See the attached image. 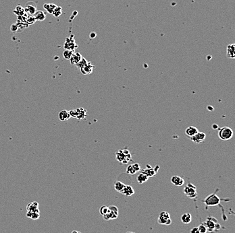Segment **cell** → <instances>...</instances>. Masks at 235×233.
Instances as JSON below:
<instances>
[{"label":"cell","instance_id":"d590c367","mask_svg":"<svg viewBox=\"0 0 235 233\" xmlns=\"http://www.w3.org/2000/svg\"><path fill=\"white\" fill-rule=\"evenodd\" d=\"M69 114H70V117L76 118V116H77V111H76V109L70 110V111H69Z\"/></svg>","mask_w":235,"mask_h":233},{"label":"cell","instance_id":"7a4b0ae2","mask_svg":"<svg viewBox=\"0 0 235 233\" xmlns=\"http://www.w3.org/2000/svg\"><path fill=\"white\" fill-rule=\"evenodd\" d=\"M203 202L207 206H216L220 203V199L216 193H212L204 199Z\"/></svg>","mask_w":235,"mask_h":233},{"label":"cell","instance_id":"7402d4cb","mask_svg":"<svg viewBox=\"0 0 235 233\" xmlns=\"http://www.w3.org/2000/svg\"><path fill=\"white\" fill-rule=\"evenodd\" d=\"M149 179V177L147 176L145 173H140V174L138 175L137 176V180L138 181V183H140V184H143L144 183H145L148 181Z\"/></svg>","mask_w":235,"mask_h":233},{"label":"cell","instance_id":"ee69618b","mask_svg":"<svg viewBox=\"0 0 235 233\" xmlns=\"http://www.w3.org/2000/svg\"><path fill=\"white\" fill-rule=\"evenodd\" d=\"M126 233H135V232H126Z\"/></svg>","mask_w":235,"mask_h":233},{"label":"cell","instance_id":"2e32d148","mask_svg":"<svg viewBox=\"0 0 235 233\" xmlns=\"http://www.w3.org/2000/svg\"><path fill=\"white\" fill-rule=\"evenodd\" d=\"M58 117H59V119H60L61 121H62V122L66 121L69 120L70 118L69 112L67 111H60V113H59Z\"/></svg>","mask_w":235,"mask_h":233},{"label":"cell","instance_id":"ba28073f","mask_svg":"<svg viewBox=\"0 0 235 233\" xmlns=\"http://www.w3.org/2000/svg\"><path fill=\"white\" fill-rule=\"evenodd\" d=\"M140 171V166L139 163H134L128 165L126 168V173L129 175H135Z\"/></svg>","mask_w":235,"mask_h":233},{"label":"cell","instance_id":"b9f144b4","mask_svg":"<svg viewBox=\"0 0 235 233\" xmlns=\"http://www.w3.org/2000/svg\"><path fill=\"white\" fill-rule=\"evenodd\" d=\"M95 36H96V34H95V33H94V32H92V33L91 34V38H95Z\"/></svg>","mask_w":235,"mask_h":233},{"label":"cell","instance_id":"3957f363","mask_svg":"<svg viewBox=\"0 0 235 233\" xmlns=\"http://www.w3.org/2000/svg\"><path fill=\"white\" fill-rule=\"evenodd\" d=\"M183 191L184 194L191 199L195 198L197 196V187L192 183H188L187 185L184 187Z\"/></svg>","mask_w":235,"mask_h":233},{"label":"cell","instance_id":"ab89813d","mask_svg":"<svg viewBox=\"0 0 235 233\" xmlns=\"http://www.w3.org/2000/svg\"><path fill=\"white\" fill-rule=\"evenodd\" d=\"M154 168V171H155V173H157V171H158V169H159V166H158V165H157V166H155V168Z\"/></svg>","mask_w":235,"mask_h":233},{"label":"cell","instance_id":"83f0119b","mask_svg":"<svg viewBox=\"0 0 235 233\" xmlns=\"http://www.w3.org/2000/svg\"><path fill=\"white\" fill-rule=\"evenodd\" d=\"M205 225L206 227L207 228V230H210V231H212V230H214V228L216 227V225L215 223L211 220H208L206 221V222L204 224Z\"/></svg>","mask_w":235,"mask_h":233},{"label":"cell","instance_id":"9c48e42d","mask_svg":"<svg viewBox=\"0 0 235 233\" xmlns=\"http://www.w3.org/2000/svg\"><path fill=\"white\" fill-rule=\"evenodd\" d=\"M94 68H95V66L91 62H88L87 64L85 67H82L80 69L81 73L84 74V75H89V74H91L93 72Z\"/></svg>","mask_w":235,"mask_h":233},{"label":"cell","instance_id":"9a60e30c","mask_svg":"<svg viewBox=\"0 0 235 233\" xmlns=\"http://www.w3.org/2000/svg\"><path fill=\"white\" fill-rule=\"evenodd\" d=\"M198 132H199L198 129H197V127L195 126H189L188 127H187L185 130L186 135L190 138L194 136L195 134L197 133Z\"/></svg>","mask_w":235,"mask_h":233},{"label":"cell","instance_id":"4dcf8cb0","mask_svg":"<svg viewBox=\"0 0 235 233\" xmlns=\"http://www.w3.org/2000/svg\"><path fill=\"white\" fill-rule=\"evenodd\" d=\"M88 62H89V61H88L86 59L83 58L82 59H81V60L77 63V64H76V66L78 68H79V69H81L82 67H85V65L87 64Z\"/></svg>","mask_w":235,"mask_h":233},{"label":"cell","instance_id":"8fae6325","mask_svg":"<svg viewBox=\"0 0 235 233\" xmlns=\"http://www.w3.org/2000/svg\"><path fill=\"white\" fill-rule=\"evenodd\" d=\"M171 183H172L174 185L177 186V187H181L183 186L184 183V180L183 178L179 177L178 175H174L172 176V178H171Z\"/></svg>","mask_w":235,"mask_h":233},{"label":"cell","instance_id":"8d00e7d4","mask_svg":"<svg viewBox=\"0 0 235 233\" xmlns=\"http://www.w3.org/2000/svg\"><path fill=\"white\" fill-rule=\"evenodd\" d=\"M10 30L12 32H16L17 30H18V26L17 24H13L12 26H10Z\"/></svg>","mask_w":235,"mask_h":233},{"label":"cell","instance_id":"f546056e","mask_svg":"<svg viewBox=\"0 0 235 233\" xmlns=\"http://www.w3.org/2000/svg\"><path fill=\"white\" fill-rule=\"evenodd\" d=\"M61 13H62V8L60 7V6H56V8L54 9L52 14L56 18H58L61 16Z\"/></svg>","mask_w":235,"mask_h":233},{"label":"cell","instance_id":"ac0fdd59","mask_svg":"<svg viewBox=\"0 0 235 233\" xmlns=\"http://www.w3.org/2000/svg\"><path fill=\"white\" fill-rule=\"evenodd\" d=\"M181 222L184 225H188L192 221V216L190 213H185L181 217Z\"/></svg>","mask_w":235,"mask_h":233},{"label":"cell","instance_id":"cb8c5ba5","mask_svg":"<svg viewBox=\"0 0 235 233\" xmlns=\"http://www.w3.org/2000/svg\"><path fill=\"white\" fill-rule=\"evenodd\" d=\"M125 185H126L122 183V182L116 181L115 183H114V189H115V190L116 191V192H118L119 193H122L123 189H124Z\"/></svg>","mask_w":235,"mask_h":233},{"label":"cell","instance_id":"30bf717a","mask_svg":"<svg viewBox=\"0 0 235 233\" xmlns=\"http://www.w3.org/2000/svg\"><path fill=\"white\" fill-rule=\"evenodd\" d=\"M77 47V45H76L75 42H74V39L72 38H68L66 39V41L65 42L64 44V48L66 49L71 50L74 51V50Z\"/></svg>","mask_w":235,"mask_h":233},{"label":"cell","instance_id":"60d3db41","mask_svg":"<svg viewBox=\"0 0 235 233\" xmlns=\"http://www.w3.org/2000/svg\"><path fill=\"white\" fill-rule=\"evenodd\" d=\"M212 128L214 129H219V127H218V125H216V124H214V125H212Z\"/></svg>","mask_w":235,"mask_h":233},{"label":"cell","instance_id":"484cf974","mask_svg":"<svg viewBox=\"0 0 235 233\" xmlns=\"http://www.w3.org/2000/svg\"><path fill=\"white\" fill-rule=\"evenodd\" d=\"M26 210L27 211H34L39 210V204L37 201H33L31 203L28 204L26 206Z\"/></svg>","mask_w":235,"mask_h":233},{"label":"cell","instance_id":"5bb4252c","mask_svg":"<svg viewBox=\"0 0 235 233\" xmlns=\"http://www.w3.org/2000/svg\"><path fill=\"white\" fill-rule=\"evenodd\" d=\"M26 216L32 220H37L40 217V210H37L34 211H27Z\"/></svg>","mask_w":235,"mask_h":233},{"label":"cell","instance_id":"d6986e66","mask_svg":"<svg viewBox=\"0 0 235 233\" xmlns=\"http://www.w3.org/2000/svg\"><path fill=\"white\" fill-rule=\"evenodd\" d=\"M33 16H35L36 20H38V21H43V20H45L46 18L45 13L41 10L37 11Z\"/></svg>","mask_w":235,"mask_h":233},{"label":"cell","instance_id":"f1b7e54d","mask_svg":"<svg viewBox=\"0 0 235 233\" xmlns=\"http://www.w3.org/2000/svg\"><path fill=\"white\" fill-rule=\"evenodd\" d=\"M73 53H74V51H71V50L65 49L64 51L63 52L64 58L65 59H66V60H70V59L71 58Z\"/></svg>","mask_w":235,"mask_h":233},{"label":"cell","instance_id":"7c38bea8","mask_svg":"<svg viewBox=\"0 0 235 233\" xmlns=\"http://www.w3.org/2000/svg\"><path fill=\"white\" fill-rule=\"evenodd\" d=\"M227 56L228 59L235 58V45L230 44L227 46Z\"/></svg>","mask_w":235,"mask_h":233},{"label":"cell","instance_id":"6da1fadb","mask_svg":"<svg viewBox=\"0 0 235 233\" xmlns=\"http://www.w3.org/2000/svg\"><path fill=\"white\" fill-rule=\"evenodd\" d=\"M218 137L221 140L227 141L233 137V130L229 127H220L218 130Z\"/></svg>","mask_w":235,"mask_h":233},{"label":"cell","instance_id":"4fadbf2b","mask_svg":"<svg viewBox=\"0 0 235 233\" xmlns=\"http://www.w3.org/2000/svg\"><path fill=\"white\" fill-rule=\"evenodd\" d=\"M82 58L83 57L80 53H73L71 58L70 59V63H71L72 65H76L81 60Z\"/></svg>","mask_w":235,"mask_h":233},{"label":"cell","instance_id":"7bdbcfd3","mask_svg":"<svg viewBox=\"0 0 235 233\" xmlns=\"http://www.w3.org/2000/svg\"><path fill=\"white\" fill-rule=\"evenodd\" d=\"M71 233H81L80 231H78V230H73Z\"/></svg>","mask_w":235,"mask_h":233},{"label":"cell","instance_id":"1f68e13d","mask_svg":"<svg viewBox=\"0 0 235 233\" xmlns=\"http://www.w3.org/2000/svg\"><path fill=\"white\" fill-rule=\"evenodd\" d=\"M36 19L34 16H27L26 18V23L27 25H33V24L36 22Z\"/></svg>","mask_w":235,"mask_h":233},{"label":"cell","instance_id":"836d02e7","mask_svg":"<svg viewBox=\"0 0 235 233\" xmlns=\"http://www.w3.org/2000/svg\"><path fill=\"white\" fill-rule=\"evenodd\" d=\"M198 228L200 233H207V228L204 224H201V225L198 226Z\"/></svg>","mask_w":235,"mask_h":233},{"label":"cell","instance_id":"e575fe53","mask_svg":"<svg viewBox=\"0 0 235 233\" xmlns=\"http://www.w3.org/2000/svg\"><path fill=\"white\" fill-rule=\"evenodd\" d=\"M108 208H109V211L114 212V214H116V215H118V213H119V212H118V208H117V206L112 205V206H108Z\"/></svg>","mask_w":235,"mask_h":233},{"label":"cell","instance_id":"ffe728a7","mask_svg":"<svg viewBox=\"0 0 235 233\" xmlns=\"http://www.w3.org/2000/svg\"><path fill=\"white\" fill-rule=\"evenodd\" d=\"M56 5L54 4H48L46 3L43 5V8L47 11V12L49 13V14H53V12H54V9L56 8Z\"/></svg>","mask_w":235,"mask_h":233},{"label":"cell","instance_id":"4316f807","mask_svg":"<svg viewBox=\"0 0 235 233\" xmlns=\"http://www.w3.org/2000/svg\"><path fill=\"white\" fill-rule=\"evenodd\" d=\"M118 216V215H116V214H114V212L109 210V212L107 213V214H105L104 216H103V218H104V219L105 220H109L116 219Z\"/></svg>","mask_w":235,"mask_h":233},{"label":"cell","instance_id":"e0dca14e","mask_svg":"<svg viewBox=\"0 0 235 233\" xmlns=\"http://www.w3.org/2000/svg\"><path fill=\"white\" fill-rule=\"evenodd\" d=\"M121 193L126 195V196L129 197L135 194V190H134L133 187H131V185H125L124 189H123Z\"/></svg>","mask_w":235,"mask_h":233},{"label":"cell","instance_id":"277c9868","mask_svg":"<svg viewBox=\"0 0 235 233\" xmlns=\"http://www.w3.org/2000/svg\"><path fill=\"white\" fill-rule=\"evenodd\" d=\"M157 222L162 225H170L172 223V220L170 218V215L168 212L164 211L159 214L157 219Z\"/></svg>","mask_w":235,"mask_h":233},{"label":"cell","instance_id":"52a82bcc","mask_svg":"<svg viewBox=\"0 0 235 233\" xmlns=\"http://www.w3.org/2000/svg\"><path fill=\"white\" fill-rule=\"evenodd\" d=\"M206 138V134L204 132H198L194 136L191 138V140L195 144H199L203 142Z\"/></svg>","mask_w":235,"mask_h":233},{"label":"cell","instance_id":"8992f818","mask_svg":"<svg viewBox=\"0 0 235 233\" xmlns=\"http://www.w3.org/2000/svg\"><path fill=\"white\" fill-rule=\"evenodd\" d=\"M25 9V12L27 16H33L37 12L36 5L34 2H28Z\"/></svg>","mask_w":235,"mask_h":233},{"label":"cell","instance_id":"5b68a950","mask_svg":"<svg viewBox=\"0 0 235 233\" xmlns=\"http://www.w3.org/2000/svg\"><path fill=\"white\" fill-rule=\"evenodd\" d=\"M116 158L118 162L126 164L132 160V157L131 153L126 154L122 150H120L116 153Z\"/></svg>","mask_w":235,"mask_h":233},{"label":"cell","instance_id":"44dd1931","mask_svg":"<svg viewBox=\"0 0 235 233\" xmlns=\"http://www.w3.org/2000/svg\"><path fill=\"white\" fill-rule=\"evenodd\" d=\"M141 172L145 173V174L149 178L154 177V176L157 174V173L155 172L154 168H152V167H150V168H146L145 169H144V170H142Z\"/></svg>","mask_w":235,"mask_h":233},{"label":"cell","instance_id":"f35d334b","mask_svg":"<svg viewBox=\"0 0 235 233\" xmlns=\"http://www.w3.org/2000/svg\"><path fill=\"white\" fill-rule=\"evenodd\" d=\"M207 109L208 110H209V111H213V110H214V108H213V107H212V106H211V105H209V106H208V107H207Z\"/></svg>","mask_w":235,"mask_h":233},{"label":"cell","instance_id":"d4e9b609","mask_svg":"<svg viewBox=\"0 0 235 233\" xmlns=\"http://www.w3.org/2000/svg\"><path fill=\"white\" fill-rule=\"evenodd\" d=\"M14 13L17 16H24V15L26 14L25 12V9H24V8H23L20 6H16V8H15V10H14Z\"/></svg>","mask_w":235,"mask_h":233},{"label":"cell","instance_id":"603a6c76","mask_svg":"<svg viewBox=\"0 0 235 233\" xmlns=\"http://www.w3.org/2000/svg\"><path fill=\"white\" fill-rule=\"evenodd\" d=\"M76 111H77L76 119H83L86 116L87 110H85L83 108H79L76 109Z\"/></svg>","mask_w":235,"mask_h":233},{"label":"cell","instance_id":"74e56055","mask_svg":"<svg viewBox=\"0 0 235 233\" xmlns=\"http://www.w3.org/2000/svg\"><path fill=\"white\" fill-rule=\"evenodd\" d=\"M191 233H200L199 232L198 227H193L191 230Z\"/></svg>","mask_w":235,"mask_h":233},{"label":"cell","instance_id":"d6a6232c","mask_svg":"<svg viewBox=\"0 0 235 233\" xmlns=\"http://www.w3.org/2000/svg\"><path fill=\"white\" fill-rule=\"evenodd\" d=\"M108 212H109L108 206H103L100 209V213L101 215H102V216H104L105 214H107Z\"/></svg>","mask_w":235,"mask_h":233}]
</instances>
